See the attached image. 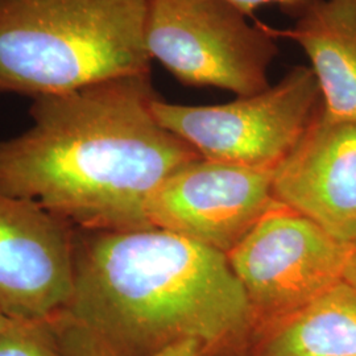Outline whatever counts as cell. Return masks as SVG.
Returning a JSON list of instances; mask_svg holds the SVG:
<instances>
[{
    "label": "cell",
    "instance_id": "cell-2",
    "mask_svg": "<svg viewBox=\"0 0 356 356\" xmlns=\"http://www.w3.org/2000/svg\"><path fill=\"white\" fill-rule=\"evenodd\" d=\"M152 76H123L32 99L31 127L0 140V191L74 229L152 227L147 207L201 157L153 114Z\"/></svg>",
    "mask_w": 356,
    "mask_h": 356
},
{
    "label": "cell",
    "instance_id": "cell-8",
    "mask_svg": "<svg viewBox=\"0 0 356 356\" xmlns=\"http://www.w3.org/2000/svg\"><path fill=\"white\" fill-rule=\"evenodd\" d=\"M74 227L35 202L0 191V309L44 321L70 289Z\"/></svg>",
    "mask_w": 356,
    "mask_h": 356
},
{
    "label": "cell",
    "instance_id": "cell-5",
    "mask_svg": "<svg viewBox=\"0 0 356 356\" xmlns=\"http://www.w3.org/2000/svg\"><path fill=\"white\" fill-rule=\"evenodd\" d=\"M159 123L206 160L273 170L292 152L322 111L317 78L296 66L276 85L213 106H186L157 98Z\"/></svg>",
    "mask_w": 356,
    "mask_h": 356
},
{
    "label": "cell",
    "instance_id": "cell-13",
    "mask_svg": "<svg viewBox=\"0 0 356 356\" xmlns=\"http://www.w3.org/2000/svg\"><path fill=\"white\" fill-rule=\"evenodd\" d=\"M154 356H211L204 344L194 339L181 341L169 346L164 351Z\"/></svg>",
    "mask_w": 356,
    "mask_h": 356
},
{
    "label": "cell",
    "instance_id": "cell-10",
    "mask_svg": "<svg viewBox=\"0 0 356 356\" xmlns=\"http://www.w3.org/2000/svg\"><path fill=\"white\" fill-rule=\"evenodd\" d=\"M294 26L282 32L310 60L322 95V115L356 124V0H298L286 10Z\"/></svg>",
    "mask_w": 356,
    "mask_h": 356
},
{
    "label": "cell",
    "instance_id": "cell-11",
    "mask_svg": "<svg viewBox=\"0 0 356 356\" xmlns=\"http://www.w3.org/2000/svg\"><path fill=\"white\" fill-rule=\"evenodd\" d=\"M243 356H356V288L342 280L261 323Z\"/></svg>",
    "mask_w": 356,
    "mask_h": 356
},
{
    "label": "cell",
    "instance_id": "cell-14",
    "mask_svg": "<svg viewBox=\"0 0 356 356\" xmlns=\"http://www.w3.org/2000/svg\"><path fill=\"white\" fill-rule=\"evenodd\" d=\"M232 4H235L238 8H241L245 15L254 13L256 8L260 6L269 4V3H279L285 10L291 8L293 4H296L298 0H229Z\"/></svg>",
    "mask_w": 356,
    "mask_h": 356
},
{
    "label": "cell",
    "instance_id": "cell-1",
    "mask_svg": "<svg viewBox=\"0 0 356 356\" xmlns=\"http://www.w3.org/2000/svg\"><path fill=\"white\" fill-rule=\"evenodd\" d=\"M65 356H243L259 327L227 254L157 227L74 229L70 289L41 321Z\"/></svg>",
    "mask_w": 356,
    "mask_h": 356
},
{
    "label": "cell",
    "instance_id": "cell-7",
    "mask_svg": "<svg viewBox=\"0 0 356 356\" xmlns=\"http://www.w3.org/2000/svg\"><path fill=\"white\" fill-rule=\"evenodd\" d=\"M273 170L198 157L178 168L153 193L152 227L229 254L277 204Z\"/></svg>",
    "mask_w": 356,
    "mask_h": 356
},
{
    "label": "cell",
    "instance_id": "cell-15",
    "mask_svg": "<svg viewBox=\"0 0 356 356\" xmlns=\"http://www.w3.org/2000/svg\"><path fill=\"white\" fill-rule=\"evenodd\" d=\"M344 281H347L348 284H351L353 286L356 288V241L353 243V248H351V254L347 261V267L344 270Z\"/></svg>",
    "mask_w": 356,
    "mask_h": 356
},
{
    "label": "cell",
    "instance_id": "cell-12",
    "mask_svg": "<svg viewBox=\"0 0 356 356\" xmlns=\"http://www.w3.org/2000/svg\"><path fill=\"white\" fill-rule=\"evenodd\" d=\"M0 356H65L41 321L11 322L0 329Z\"/></svg>",
    "mask_w": 356,
    "mask_h": 356
},
{
    "label": "cell",
    "instance_id": "cell-6",
    "mask_svg": "<svg viewBox=\"0 0 356 356\" xmlns=\"http://www.w3.org/2000/svg\"><path fill=\"white\" fill-rule=\"evenodd\" d=\"M351 248L306 216L276 204L227 259L260 326L343 280Z\"/></svg>",
    "mask_w": 356,
    "mask_h": 356
},
{
    "label": "cell",
    "instance_id": "cell-4",
    "mask_svg": "<svg viewBox=\"0 0 356 356\" xmlns=\"http://www.w3.org/2000/svg\"><path fill=\"white\" fill-rule=\"evenodd\" d=\"M247 16L229 0H151L147 49L182 85L250 97L270 86L279 47L273 31Z\"/></svg>",
    "mask_w": 356,
    "mask_h": 356
},
{
    "label": "cell",
    "instance_id": "cell-16",
    "mask_svg": "<svg viewBox=\"0 0 356 356\" xmlns=\"http://www.w3.org/2000/svg\"><path fill=\"white\" fill-rule=\"evenodd\" d=\"M11 319L13 318H8L4 313H3V310L0 309V329H3V327H6L10 322H11Z\"/></svg>",
    "mask_w": 356,
    "mask_h": 356
},
{
    "label": "cell",
    "instance_id": "cell-3",
    "mask_svg": "<svg viewBox=\"0 0 356 356\" xmlns=\"http://www.w3.org/2000/svg\"><path fill=\"white\" fill-rule=\"evenodd\" d=\"M151 0H0V95L32 99L151 74Z\"/></svg>",
    "mask_w": 356,
    "mask_h": 356
},
{
    "label": "cell",
    "instance_id": "cell-9",
    "mask_svg": "<svg viewBox=\"0 0 356 356\" xmlns=\"http://www.w3.org/2000/svg\"><path fill=\"white\" fill-rule=\"evenodd\" d=\"M277 204L306 216L341 242L356 241V124L322 111L273 169Z\"/></svg>",
    "mask_w": 356,
    "mask_h": 356
}]
</instances>
